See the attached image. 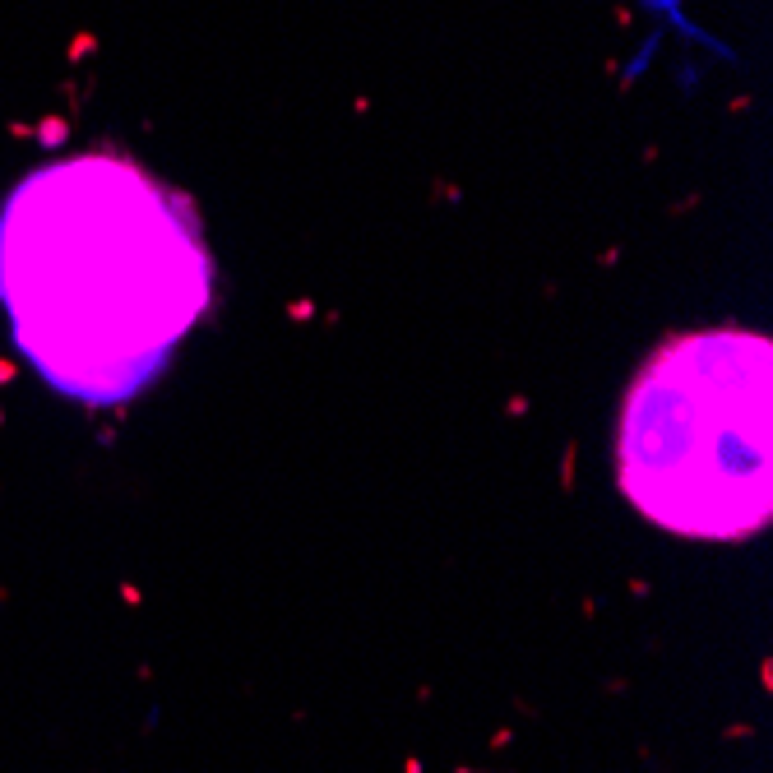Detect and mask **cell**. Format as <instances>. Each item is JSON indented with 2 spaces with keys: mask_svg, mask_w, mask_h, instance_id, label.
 <instances>
[{
  "mask_svg": "<svg viewBox=\"0 0 773 773\" xmlns=\"http://www.w3.org/2000/svg\"><path fill=\"white\" fill-rule=\"evenodd\" d=\"M209 297L195 204L125 153L56 158L0 209V306L56 394L93 408L134 398Z\"/></svg>",
  "mask_w": 773,
  "mask_h": 773,
  "instance_id": "1",
  "label": "cell"
},
{
  "mask_svg": "<svg viewBox=\"0 0 773 773\" xmlns=\"http://www.w3.org/2000/svg\"><path fill=\"white\" fill-rule=\"evenodd\" d=\"M620 491L676 537L746 542L773 514V347L750 329L681 333L620 408Z\"/></svg>",
  "mask_w": 773,
  "mask_h": 773,
  "instance_id": "2",
  "label": "cell"
}]
</instances>
